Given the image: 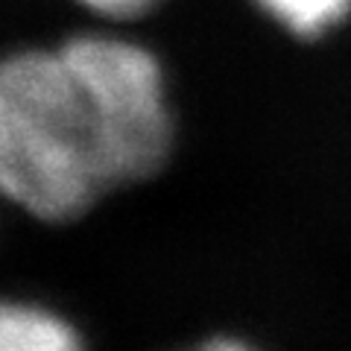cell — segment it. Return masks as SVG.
<instances>
[{"label":"cell","instance_id":"obj_1","mask_svg":"<svg viewBox=\"0 0 351 351\" xmlns=\"http://www.w3.org/2000/svg\"><path fill=\"white\" fill-rule=\"evenodd\" d=\"M173 114L161 71L106 41L0 59V193L44 223H71L161 170Z\"/></svg>","mask_w":351,"mask_h":351},{"label":"cell","instance_id":"obj_2","mask_svg":"<svg viewBox=\"0 0 351 351\" xmlns=\"http://www.w3.org/2000/svg\"><path fill=\"white\" fill-rule=\"evenodd\" d=\"M0 351H82L73 328L27 302H0Z\"/></svg>","mask_w":351,"mask_h":351},{"label":"cell","instance_id":"obj_3","mask_svg":"<svg viewBox=\"0 0 351 351\" xmlns=\"http://www.w3.org/2000/svg\"><path fill=\"white\" fill-rule=\"evenodd\" d=\"M281 27L302 38L319 36V32L337 27L348 12L351 0H258Z\"/></svg>","mask_w":351,"mask_h":351},{"label":"cell","instance_id":"obj_4","mask_svg":"<svg viewBox=\"0 0 351 351\" xmlns=\"http://www.w3.org/2000/svg\"><path fill=\"white\" fill-rule=\"evenodd\" d=\"M80 6H85L88 12L112 18V21H129L138 15H147L152 6H158L161 0H76Z\"/></svg>","mask_w":351,"mask_h":351},{"label":"cell","instance_id":"obj_5","mask_svg":"<svg viewBox=\"0 0 351 351\" xmlns=\"http://www.w3.org/2000/svg\"><path fill=\"white\" fill-rule=\"evenodd\" d=\"M196 351H252V348L234 343V339H214V343H208V346L196 348Z\"/></svg>","mask_w":351,"mask_h":351}]
</instances>
